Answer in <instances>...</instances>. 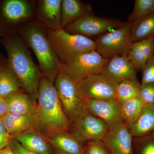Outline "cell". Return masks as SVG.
Instances as JSON below:
<instances>
[{
  "label": "cell",
  "instance_id": "obj_26",
  "mask_svg": "<svg viewBox=\"0 0 154 154\" xmlns=\"http://www.w3.org/2000/svg\"><path fill=\"white\" fill-rule=\"evenodd\" d=\"M140 85L129 80L121 82L116 87V100L121 104L127 100L138 97Z\"/></svg>",
  "mask_w": 154,
  "mask_h": 154
},
{
  "label": "cell",
  "instance_id": "obj_31",
  "mask_svg": "<svg viewBox=\"0 0 154 154\" xmlns=\"http://www.w3.org/2000/svg\"><path fill=\"white\" fill-rule=\"evenodd\" d=\"M142 72V79L141 84L154 83V53L146 63Z\"/></svg>",
  "mask_w": 154,
  "mask_h": 154
},
{
  "label": "cell",
  "instance_id": "obj_5",
  "mask_svg": "<svg viewBox=\"0 0 154 154\" xmlns=\"http://www.w3.org/2000/svg\"><path fill=\"white\" fill-rule=\"evenodd\" d=\"M63 110L71 126L76 124L88 112L87 100L78 92L77 84L60 72L54 82Z\"/></svg>",
  "mask_w": 154,
  "mask_h": 154
},
{
  "label": "cell",
  "instance_id": "obj_13",
  "mask_svg": "<svg viewBox=\"0 0 154 154\" xmlns=\"http://www.w3.org/2000/svg\"><path fill=\"white\" fill-rule=\"evenodd\" d=\"M72 127V132L85 143L102 140L110 131L104 122L89 113Z\"/></svg>",
  "mask_w": 154,
  "mask_h": 154
},
{
  "label": "cell",
  "instance_id": "obj_12",
  "mask_svg": "<svg viewBox=\"0 0 154 154\" xmlns=\"http://www.w3.org/2000/svg\"><path fill=\"white\" fill-rule=\"evenodd\" d=\"M87 108L89 113L104 122L110 131L124 123L121 104L117 100H87Z\"/></svg>",
  "mask_w": 154,
  "mask_h": 154
},
{
  "label": "cell",
  "instance_id": "obj_23",
  "mask_svg": "<svg viewBox=\"0 0 154 154\" xmlns=\"http://www.w3.org/2000/svg\"><path fill=\"white\" fill-rule=\"evenodd\" d=\"M127 126L133 138L140 137L154 131V105H144L140 117Z\"/></svg>",
  "mask_w": 154,
  "mask_h": 154
},
{
  "label": "cell",
  "instance_id": "obj_8",
  "mask_svg": "<svg viewBox=\"0 0 154 154\" xmlns=\"http://www.w3.org/2000/svg\"><path fill=\"white\" fill-rule=\"evenodd\" d=\"M95 41L96 51L107 59L116 55H128L132 43L130 40L129 22H124L120 28L98 36Z\"/></svg>",
  "mask_w": 154,
  "mask_h": 154
},
{
  "label": "cell",
  "instance_id": "obj_34",
  "mask_svg": "<svg viewBox=\"0 0 154 154\" xmlns=\"http://www.w3.org/2000/svg\"><path fill=\"white\" fill-rule=\"evenodd\" d=\"M8 113V105L5 99L0 96V117L3 118Z\"/></svg>",
  "mask_w": 154,
  "mask_h": 154
},
{
  "label": "cell",
  "instance_id": "obj_10",
  "mask_svg": "<svg viewBox=\"0 0 154 154\" xmlns=\"http://www.w3.org/2000/svg\"><path fill=\"white\" fill-rule=\"evenodd\" d=\"M117 86L100 74L89 76L77 84L78 92L84 99L101 101L116 100Z\"/></svg>",
  "mask_w": 154,
  "mask_h": 154
},
{
  "label": "cell",
  "instance_id": "obj_18",
  "mask_svg": "<svg viewBox=\"0 0 154 154\" xmlns=\"http://www.w3.org/2000/svg\"><path fill=\"white\" fill-rule=\"evenodd\" d=\"M154 53V38L133 42L128 54L131 63L137 72H142L147 61Z\"/></svg>",
  "mask_w": 154,
  "mask_h": 154
},
{
  "label": "cell",
  "instance_id": "obj_37",
  "mask_svg": "<svg viewBox=\"0 0 154 154\" xmlns=\"http://www.w3.org/2000/svg\"><path fill=\"white\" fill-rule=\"evenodd\" d=\"M111 154H113L112 153V152H111Z\"/></svg>",
  "mask_w": 154,
  "mask_h": 154
},
{
  "label": "cell",
  "instance_id": "obj_7",
  "mask_svg": "<svg viewBox=\"0 0 154 154\" xmlns=\"http://www.w3.org/2000/svg\"><path fill=\"white\" fill-rule=\"evenodd\" d=\"M108 59L96 51L80 55L72 60L61 64L60 71L78 84L89 76L101 73Z\"/></svg>",
  "mask_w": 154,
  "mask_h": 154
},
{
  "label": "cell",
  "instance_id": "obj_27",
  "mask_svg": "<svg viewBox=\"0 0 154 154\" xmlns=\"http://www.w3.org/2000/svg\"><path fill=\"white\" fill-rule=\"evenodd\" d=\"M135 154H154V131L140 137L133 138Z\"/></svg>",
  "mask_w": 154,
  "mask_h": 154
},
{
  "label": "cell",
  "instance_id": "obj_11",
  "mask_svg": "<svg viewBox=\"0 0 154 154\" xmlns=\"http://www.w3.org/2000/svg\"><path fill=\"white\" fill-rule=\"evenodd\" d=\"M137 73V72L131 63L127 54H125L114 56L109 59L100 74L118 85L119 84L126 80L140 84Z\"/></svg>",
  "mask_w": 154,
  "mask_h": 154
},
{
  "label": "cell",
  "instance_id": "obj_20",
  "mask_svg": "<svg viewBox=\"0 0 154 154\" xmlns=\"http://www.w3.org/2000/svg\"><path fill=\"white\" fill-rule=\"evenodd\" d=\"M93 15L92 6L79 0H62L61 28H64L82 17Z\"/></svg>",
  "mask_w": 154,
  "mask_h": 154
},
{
  "label": "cell",
  "instance_id": "obj_14",
  "mask_svg": "<svg viewBox=\"0 0 154 154\" xmlns=\"http://www.w3.org/2000/svg\"><path fill=\"white\" fill-rule=\"evenodd\" d=\"M62 0L36 1V19L48 29H61Z\"/></svg>",
  "mask_w": 154,
  "mask_h": 154
},
{
  "label": "cell",
  "instance_id": "obj_35",
  "mask_svg": "<svg viewBox=\"0 0 154 154\" xmlns=\"http://www.w3.org/2000/svg\"><path fill=\"white\" fill-rule=\"evenodd\" d=\"M0 154H16L12 150L9 146L6 147L0 151Z\"/></svg>",
  "mask_w": 154,
  "mask_h": 154
},
{
  "label": "cell",
  "instance_id": "obj_33",
  "mask_svg": "<svg viewBox=\"0 0 154 154\" xmlns=\"http://www.w3.org/2000/svg\"><path fill=\"white\" fill-rule=\"evenodd\" d=\"M9 146L16 154H35L25 149L18 141L13 138L11 139Z\"/></svg>",
  "mask_w": 154,
  "mask_h": 154
},
{
  "label": "cell",
  "instance_id": "obj_19",
  "mask_svg": "<svg viewBox=\"0 0 154 154\" xmlns=\"http://www.w3.org/2000/svg\"><path fill=\"white\" fill-rule=\"evenodd\" d=\"M24 91L8 59L0 55V96L5 98L14 93Z\"/></svg>",
  "mask_w": 154,
  "mask_h": 154
},
{
  "label": "cell",
  "instance_id": "obj_4",
  "mask_svg": "<svg viewBox=\"0 0 154 154\" xmlns=\"http://www.w3.org/2000/svg\"><path fill=\"white\" fill-rule=\"evenodd\" d=\"M48 35L51 47L61 64L66 63L96 49L95 40L82 35L71 34L63 28L56 30L48 29Z\"/></svg>",
  "mask_w": 154,
  "mask_h": 154
},
{
  "label": "cell",
  "instance_id": "obj_36",
  "mask_svg": "<svg viewBox=\"0 0 154 154\" xmlns=\"http://www.w3.org/2000/svg\"><path fill=\"white\" fill-rule=\"evenodd\" d=\"M55 154H63L61 153H60L58 152H57L55 151Z\"/></svg>",
  "mask_w": 154,
  "mask_h": 154
},
{
  "label": "cell",
  "instance_id": "obj_1",
  "mask_svg": "<svg viewBox=\"0 0 154 154\" xmlns=\"http://www.w3.org/2000/svg\"><path fill=\"white\" fill-rule=\"evenodd\" d=\"M1 42L8 55V60L24 91L35 103L42 75L34 63L28 48L17 34L16 29L1 33Z\"/></svg>",
  "mask_w": 154,
  "mask_h": 154
},
{
  "label": "cell",
  "instance_id": "obj_22",
  "mask_svg": "<svg viewBox=\"0 0 154 154\" xmlns=\"http://www.w3.org/2000/svg\"><path fill=\"white\" fill-rule=\"evenodd\" d=\"M5 98L8 105V113L21 115H35L36 105L24 92L14 93Z\"/></svg>",
  "mask_w": 154,
  "mask_h": 154
},
{
  "label": "cell",
  "instance_id": "obj_24",
  "mask_svg": "<svg viewBox=\"0 0 154 154\" xmlns=\"http://www.w3.org/2000/svg\"><path fill=\"white\" fill-rule=\"evenodd\" d=\"M129 23L130 36L132 43L154 38V12Z\"/></svg>",
  "mask_w": 154,
  "mask_h": 154
},
{
  "label": "cell",
  "instance_id": "obj_28",
  "mask_svg": "<svg viewBox=\"0 0 154 154\" xmlns=\"http://www.w3.org/2000/svg\"><path fill=\"white\" fill-rule=\"evenodd\" d=\"M153 12L154 0H136L128 22H134Z\"/></svg>",
  "mask_w": 154,
  "mask_h": 154
},
{
  "label": "cell",
  "instance_id": "obj_17",
  "mask_svg": "<svg viewBox=\"0 0 154 154\" xmlns=\"http://www.w3.org/2000/svg\"><path fill=\"white\" fill-rule=\"evenodd\" d=\"M25 149L35 154H55L47 138L35 128L13 137Z\"/></svg>",
  "mask_w": 154,
  "mask_h": 154
},
{
  "label": "cell",
  "instance_id": "obj_16",
  "mask_svg": "<svg viewBox=\"0 0 154 154\" xmlns=\"http://www.w3.org/2000/svg\"><path fill=\"white\" fill-rule=\"evenodd\" d=\"M47 139L54 150L63 154H82L86 143L69 131L56 134Z\"/></svg>",
  "mask_w": 154,
  "mask_h": 154
},
{
  "label": "cell",
  "instance_id": "obj_29",
  "mask_svg": "<svg viewBox=\"0 0 154 154\" xmlns=\"http://www.w3.org/2000/svg\"><path fill=\"white\" fill-rule=\"evenodd\" d=\"M108 146L102 140L89 141L84 146L82 154H111Z\"/></svg>",
  "mask_w": 154,
  "mask_h": 154
},
{
  "label": "cell",
  "instance_id": "obj_6",
  "mask_svg": "<svg viewBox=\"0 0 154 154\" xmlns=\"http://www.w3.org/2000/svg\"><path fill=\"white\" fill-rule=\"evenodd\" d=\"M36 1L6 0L0 6V34L36 19Z\"/></svg>",
  "mask_w": 154,
  "mask_h": 154
},
{
  "label": "cell",
  "instance_id": "obj_2",
  "mask_svg": "<svg viewBox=\"0 0 154 154\" xmlns=\"http://www.w3.org/2000/svg\"><path fill=\"white\" fill-rule=\"evenodd\" d=\"M35 129L46 138L69 131L70 122L63 110L54 83L42 77L38 86Z\"/></svg>",
  "mask_w": 154,
  "mask_h": 154
},
{
  "label": "cell",
  "instance_id": "obj_25",
  "mask_svg": "<svg viewBox=\"0 0 154 154\" xmlns=\"http://www.w3.org/2000/svg\"><path fill=\"white\" fill-rule=\"evenodd\" d=\"M144 106L139 96L121 103L122 115L127 125L134 122L140 117Z\"/></svg>",
  "mask_w": 154,
  "mask_h": 154
},
{
  "label": "cell",
  "instance_id": "obj_3",
  "mask_svg": "<svg viewBox=\"0 0 154 154\" xmlns=\"http://www.w3.org/2000/svg\"><path fill=\"white\" fill-rule=\"evenodd\" d=\"M16 30L28 48L33 50L42 75L54 83L61 64L50 43L47 28L35 19L20 25Z\"/></svg>",
  "mask_w": 154,
  "mask_h": 154
},
{
  "label": "cell",
  "instance_id": "obj_9",
  "mask_svg": "<svg viewBox=\"0 0 154 154\" xmlns=\"http://www.w3.org/2000/svg\"><path fill=\"white\" fill-rule=\"evenodd\" d=\"M124 22L118 19L96 17H82L63 28L68 33L82 35L88 38L99 36L122 26Z\"/></svg>",
  "mask_w": 154,
  "mask_h": 154
},
{
  "label": "cell",
  "instance_id": "obj_30",
  "mask_svg": "<svg viewBox=\"0 0 154 154\" xmlns=\"http://www.w3.org/2000/svg\"><path fill=\"white\" fill-rule=\"evenodd\" d=\"M139 97L144 105H154V83L141 84Z\"/></svg>",
  "mask_w": 154,
  "mask_h": 154
},
{
  "label": "cell",
  "instance_id": "obj_15",
  "mask_svg": "<svg viewBox=\"0 0 154 154\" xmlns=\"http://www.w3.org/2000/svg\"><path fill=\"white\" fill-rule=\"evenodd\" d=\"M102 140L113 154H134L133 137L125 123L110 131Z\"/></svg>",
  "mask_w": 154,
  "mask_h": 154
},
{
  "label": "cell",
  "instance_id": "obj_21",
  "mask_svg": "<svg viewBox=\"0 0 154 154\" xmlns=\"http://www.w3.org/2000/svg\"><path fill=\"white\" fill-rule=\"evenodd\" d=\"M2 119L7 132L12 138L30 129H35V115H21L8 113Z\"/></svg>",
  "mask_w": 154,
  "mask_h": 154
},
{
  "label": "cell",
  "instance_id": "obj_32",
  "mask_svg": "<svg viewBox=\"0 0 154 154\" xmlns=\"http://www.w3.org/2000/svg\"><path fill=\"white\" fill-rule=\"evenodd\" d=\"M11 138L7 132L2 119H0V151L9 146Z\"/></svg>",
  "mask_w": 154,
  "mask_h": 154
},
{
  "label": "cell",
  "instance_id": "obj_38",
  "mask_svg": "<svg viewBox=\"0 0 154 154\" xmlns=\"http://www.w3.org/2000/svg\"><path fill=\"white\" fill-rule=\"evenodd\" d=\"M0 119H1V117H0Z\"/></svg>",
  "mask_w": 154,
  "mask_h": 154
}]
</instances>
